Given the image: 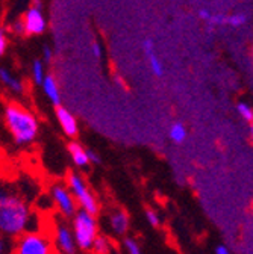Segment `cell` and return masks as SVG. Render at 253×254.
Here are the masks:
<instances>
[{"label": "cell", "mask_w": 253, "mask_h": 254, "mask_svg": "<svg viewBox=\"0 0 253 254\" xmlns=\"http://www.w3.org/2000/svg\"><path fill=\"white\" fill-rule=\"evenodd\" d=\"M32 230L40 229L38 216L30 204L12 190L0 189V235L14 241Z\"/></svg>", "instance_id": "obj_1"}, {"label": "cell", "mask_w": 253, "mask_h": 254, "mask_svg": "<svg viewBox=\"0 0 253 254\" xmlns=\"http://www.w3.org/2000/svg\"><path fill=\"white\" fill-rule=\"evenodd\" d=\"M5 126L18 147L34 144L40 133V121L26 106L11 102L5 108Z\"/></svg>", "instance_id": "obj_2"}, {"label": "cell", "mask_w": 253, "mask_h": 254, "mask_svg": "<svg viewBox=\"0 0 253 254\" xmlns=\"http://www.w3.org/2000/svg\"><path fill=\"white\" fill-rule=\"evenodd\" d=\"M70 229L75 236V242L82 253H88L94 239H96L99 232V219L96 215H91L85 210H78L73 218L69 219Z\"/></svg>", "instance_id": "obj_3"}, {"label": "cell", "mask_w": 253, "mask_h": 254, "mask_svg": "<svg viewBox=\"0 0 253 254\" xmlns=\"http://www.w3.org/2000/svg\"><path fill=\"white\" fill-rule=\"evenodd\" d=\"M67 188L70 189L72 195L76 200V204L79 207V210H85L91 215H99L100 213V201L96 197V194L92 192L89 185L86 183L85 177L78 173V171H70L66 177Z\"/></svg>", "instance_id": "obj_4"}, {"label": "cell", "mask_w": 253, "mask_h": 254, "mask_svg": "<svg viewBox=\"0 0 253 254\" xmlns=\"http://www.w3.org/2000/svg\"><path fill=\"white\" fill-rule=\"evenodd\" d=\"M12 254H56L50 235L44 230L26 232L12 241Z\"/></svg>", "instance_id": "obj_5"}, {"label": "cell", "mask_w": 253, "mask_h": 254, "mask_svg": "<svg viewBox=\"0 0 253 254\" xmlns=\"http://www.w3.org/2000/svg\"><path fill=\"white\" fill-rule=\"evenodd\" d=\"M49 195L58 210V215L62 219H70L79 210L75 197L64 182H53L49 188Z\"/></svg>", "instance_id": "obj_6"}, {"label": "cell", "mask_w": 253, "mask_h": 254, "mask_svg": "<svg viewBox=\"0 0 253 254\" xmlns=\"http://www.w3.org/2000/svg\"><path fill=\"white\" fill-rule=\"evenodd\" d=\"M52 244L56 254H79V248L75 242L73 232L67 219L58 218L52 226Z\"/></svg>", "instance_id": "obj_7"}, {"label": "cell", "mask_w": 253, "mask_h": 254, "mask_svg": "<svg viewBox=\"0 0 253 254\" xmlns=\"http://www.w3.org/2000/svg\"><path fill=\"white\" fill-rule=\"evenodd\" d=\"M21 21L24 26L26 35H41L44 34V30L47 27V20L40 6H30L24 12Z\"/></svg>", "instance_id": "obj_8"}, {"label": "cell", "mask_w": 253, "mask_h": 254, "mask_svg": "<svg viewBox=\"0 0 253 254\" xmlns=\"http://www.w3.org/2000/svg\"><path fill=\"white\" fill-rule=\"evenodd\" d=\"M55 115L59 123V127L64 132V135L70 139H76L79 135V123L78 118L66 108V106H56L55 108Z\"/></svg>", "instance_id": "obj_9"}, {"label": "cell", "mask_w": 253, "mask_h": 254, "mask_svg": "<svg viewBox=\"0 0 253 254\" xmlns=\"http://www.w3.org/2000/svg\"><path fill=\"white\" fill-rule=\"evenodd\" d=\"M108 226L109 230L114 236L118 238H124L126 233L129 232V226H131V218L129 213L124 209H115L109 213L108 216Z\"/></svg>", "instance_id": "obj_10"}, {"label": "cell", "mask_w": 253, "mask_h": 254, "mask_svg": "<svg viewBox=\"0 0 253 254\" xmlns=\"http://www.w3.org/2000/svg\"><path fill=\"white\" fill-rule=\"evenodd\" d=\"M143 50H144V53H146V56L149 59V67H150L152 73L156 77L164 76V65H163L161 59L156 56V53H155V44H153V41L150 38H147V40L143 41Z\"/></svg>", "instance_id": "obj_11"}, {"label": "cell", "mask_w": 253, "mask_h": 254, "mask_svg": "<svg viewBox=\"0 0 253 254\" xmlns=\"http://www.w3.org/2000/svg\"><path fill=\"white\" fill-rule=\"evenodd\" d=\"M40 86L43 88V92H44V95L47 97V100L55 108L61 105V100H62L61 99V92H59V86H58V82H56V79H55L53 74H46Z\"/></svg>", "instance_id": "obj_12"}, {"label": "cell", "mask_w": 253, "mask_h": 254, "mask_svg": "<svg viewBox=\"0 0 253 254\" xmlns=\"http://www.w3.org/2000/svg\"><path fill=\"white\" fill-rule=\"evenodd\" d=\"M69 154L72 162L75 164V167L78 168H86L89 167V161H88V156H86V148H84L78 141L72 139L67 145Z\"/></svg>", "instance_id": "obj_13"}, {"label": "cell", "mask_w": 253, "mask_h": 254, "mask_svg": "<svg viewBox=\"0 0 253 254\" xmlns=\"http://www.w3.org/2000/svg\"><path fill=\"white\" fill-rule=\"evenodd\" d=\"M0 82H2L8 89H11L14 94H21L24 91V85L23 82L15 77L8 68L5 67H0Z\"/></svg>", "instance_id": "obj_14"}, {"label": "cell", "mask_w": 253, "mask_h": 254, "mask_svg": "<svg viewBox=\"0 0 253 254\" xmlns=\"http://www.w3.org/2000/svg\"><path fill=\"white\" fill-rule=\"evenodd\" d=\"M111 251H112L111 239L105 235H99L96 239H94L88 253H91V254H111Z\"/></svg>", "instance_id": "obj_15"}, {"label": "cell", "mask_w": 253, "mask_h": 254, "mask_svg": "<svg viewBox=\"0 0 253 254\" xmlns=\"http://www.w3.org/2000/svg\"><path fill=\"white\" fill-rule=\"evenodd\" d=\"M186 135H188V132H186V127H185L183 123L176 121V123H173V124L170 126V129H169V138H170L174 144L180 145V144L186 139Z\"/></svg>", "instance_id": "obj_16"}, {"label": "cell", "mask_w": 253, "mask_h": 254, "mask_svg": "<svg viewBox=\"0 0 253 254\" xmlns=\"http://www.w3.org/2000/svg\"><path fill=\"white\" fill-rule=\"evenodd\" d=\"M46 76V70H44V64L41 59H35L32 62V77H34V82L37 85H41L43 79Z\"/></svg>", "instance_id": "obj_17"}, {"label": "cell", "mask_w": 253, "mask_h": 254, "mask_svg": "<svg viewBox=\"0 0 253 254\" xmlns=\"http://www.w3.org/2000/svg\"><path fill=\"white\" fill-rule=\"evenodd\" d=\"M237 112H238V115H240L246 123H252V121H253V109H252V106H250L249 103L240 102V103L237 105Z\"/></svg>", "instance_id": "obj_18"}, {"label": "cell", "mask_w": 253, "mask_h": 254, "mask_svg": "<svg viewBox=\"0 0 253 254\" xmlns=\"http://www.w3.org/2000/svg\"><path fill=\"white\" fill-rule=\"evenodd\" d=\"M247 23V15L243 12H235L232 15H228L226 18V24L231 27H241Z\"/></svg>", "instance_id": "obj_19"}, {"label": "cell", "mask_w": 253, "mask_h": 254, "mask_svg": "<svg viewBox=\"0 0 253 254\" xmlns=\"http://www.w3.org/2000/svg\"><path fill=\"white\" fill-rule=\"evenodd\" d=\"M144 216H146L147 222H149V224H150L153 229H158V227L161 226V216H160V213H158L155 209L147 207V209L144 210Z\"/></svg>", "instance_id": "obj_20"}, {"label": "cell", "mask_w": 253, "mask_h": 254, "mask_svg": "<svg viewBox=\"0 0 253 254\" xmlns=\"http://www.w3.org/2000/svg\"><path fill=\"white\" fill-rule=\"evenodd\" d=\"M123 247L128 254H143V250L140 244L134 238H124L123 239Z\"/></svg>", "instance_id": "obj_21"}, {"label": "cell", "mask_w": 253, "mask_h": 254, "mask_svg": "<svg viewBox=\"0 0 253 254\" xmlns=\"http://www.w3.org/2000/svg\"><path fill=\"white\" fill-rule=\"evenodd\" d=\"M226 18H228L226 14H211L209 20L206 21L209 24V30H212V27H215V26L226 24Z\"/></svg>", "instance_id": "obj_22"}, {"label": "cell", "mask_w": 253, "mask_h": 254, "mask_svg": "<svg viewBox=\"0 0 253 254\" xmlns=\"http://www.w3.org/2000/svg\"><path fill=\"white\" fill-rule=\"evenodd\" d=\"M0 254H12V239L0 235Z\"/></svg>", "instance_id": "obj_23"}, {"label": "cell", "mask_w": 253, "mask_h": 254, "mask_svg": "<svg viewBox=\"0 0 253 254\" xmlns=\"http://www.w3.org/2000/svg\"><path fill=\"white\" fill-rule=\"evenodd\" d=\"M8 47V38H6V32L3 29H0V56H3Z\"/></svg>", "instance_id": "obj_24"}, {"label": "cell", "mask_w": 253, "mask_h": 254, "mask_svg": "<svg viewBox=\"0 0 253 254\" xmlns=\"http://www.w3.org/2000/svg\"><path fill=\"white\" fill-rule=\"evenodd\" d=\"M86 156H88V161H89V165L91 164H100L102 162V159H100V156L96 153V151H94V150H88L86 148Z\"/></svg>", "instance_id": "obj_25"}, {"label": "cell", "mask_w": 253, "mask_h": 254, "mask_svg": "<svg viewBox=\"0 0 253 254\" xmlns=\"http://www.w3.org/2000/svg\"><path fill=\"white\" fill-rule=\"evenodd\" d=\"M12 32L17 35H26L24 34V26H23V21L21 20H17L14 24H12Z\"/></svg>", "instance_id": "obj_26"}, {"label": "cell", "mask_w": 253, "mask_h": 254, "mask_svg": "<svg viewBox=\"0 0 253 254\" xmlns=\"http://www.w3.org/2000/svg\"><path fill=\"white\" fill-rule=\"evenodd\" d=\"M91 53H92V56L96 58V59H100L102 58V47H100L99 43H94L91 46Z\"/></svg>", "instance_id": "obj_27"}, {"label": "cell", "mask_w": 253, "mask_h": 254, "mask_svg": "<svg viewBox=\"0 0 253 254\" xmlns=\"http://www.w3.org/2000/svg\"><path fill=\"white\" fill-rule=\"evenodd\" d=\"M53 59V52L49 46H44L43 47V61L44 62H50Z\"/></svg>", "instance_id": "obj_28"}, {"label": "cell", "mask_w": 253, "mask_h": 254, "mask_svg": "<svg viewBox=\"0 0 253 254\" xmlns=\"http://www.w3.org/2000/svg\"><path fill=\"white\" fill-rule=\"evenodd\" d=\"M215 254H232V251L229 250V247L226 245H218L215 248Z\"/></svg>", "instance_id": "obj_29"}, {"label": "cell", "mask_w": 253, "mask_h": 254, "mask_svg": "<svg viewBox=\"0 0 253 254\" xmlns=\"http://www.w3.org/2000/svg\"><path fill=\"white\" fill-rule=\"evenodd\" d=\"M209 17H211V12H209L208 9H200V11H199V18H200V20L208 21Z\"/></svg>", "instance_id": "obj_30"}, {"label": "cell", "mask_w": 253, "mask_h": 254, "mask_svg": "<svg viewBox=\"0 0 253 254\" xmlns=\"http://www.w3.org/2000/svg\"><path fill=\"white\" fill-rule=\"evenodd\" d=\"M34 2V6H40L41 8V0H32Z\"/></svg>", "instance_id": "obj_31"}]
</instances>
